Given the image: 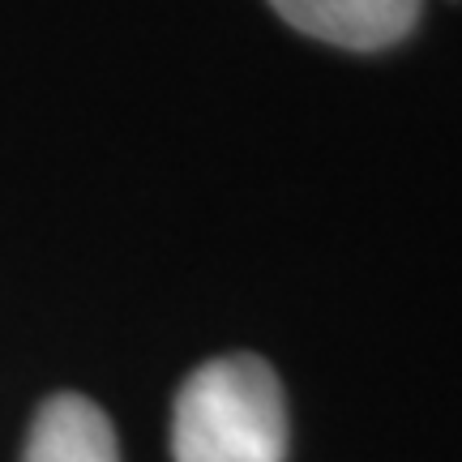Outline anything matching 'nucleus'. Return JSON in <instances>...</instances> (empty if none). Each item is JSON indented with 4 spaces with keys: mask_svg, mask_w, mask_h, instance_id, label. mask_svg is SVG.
<instances>
[{
    "mask_svg": "<svg viewBox=\"0 0 462 462\" xmlns=\"http://www.w3.org/2000/svg\"><path fill=\"white\" fill-rule=\"evenodd\" d=\"M176 462H282L287 402L257 356H218L180 385L171 415Z\"/></svg>",
    "mask_w": 462,
    "mask_h": 462,
    "instance_id": "obj_1",
    "label": "nucleus"
},
{
    "mask_svg": "<svg viewBox=\"0 0 462 462\" xmlns=\"http://www.w3.org/2000/svg\"><path fill=\"white\" fill-rule=\"evenodd\" d=\"M291 31L346 51H381L407 39L424 0H270Z\"/></svg>",
    "mask_w": 462,
    "mask_h": 462,
    "instance_id": "obj_2",
    "label": "nucleus"
},
{
    "mask_svg": "<svg viewBox=\"0 0 462 462\" xmlns=\"http://www.w3.org/2000/svg\"><path fill=\"white\" fill-rule=\"evenodd\" d=\"M22 462H120L112 420L82 394L48 398L34 415Z\"/></svg>",
    "mask_w": 462,
    "mask_h": 462,
    "instance_id": "obj_3",
    "label": "nucleus"
}]
</instances>
